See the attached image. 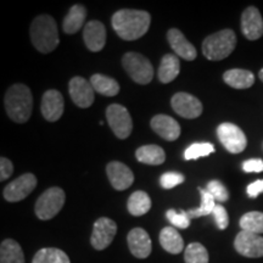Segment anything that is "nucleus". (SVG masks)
Instances as JSON below:
<instances>
[{"mask_svg":"<svg viewBox=\"0 0 263 263\" xmlns=\"http://www.w3.org/2000/svg\"><path fill=\"white\" fill-rule=\"evenodd\" d=\"M151 16L143 10L123 9L115 12L111 25L120 38L124 41H136L143 37L150 27Z\"/></svg>","mask_w":263,"mask_h":263,"instance_id":"1","label":"nucleus"},{"mask_svg":"<svg viewBox=\"0 0 263 263\" xmlns=\"http://www.w3.org/2000/svg\"><path fill=\"white\" fill-rule=\"evenodd\" d=\"M31 41L38 51L49 54L58 48L59 38L58 26L55 20L49 15H39L31 25Z\"/></svg>","mask_w":263,"mask_h":263,"instance_id":"2","label":"nucleus"},{"mask_svg":"<svg viewBox=\"0 0 263 263\" xmlns=\"http://www.w3.org/2000/svg\"><path fill=\"white\" fill-rule=\"evenodd\" d=\"M5 108L9 117L17 123L27 122L32 115L33 98L25 84H14L5 95Z\"/></svg>","mask_w":263,"mask_h":263,"instance_id":"3","label":"nucleus"},{"mask_svg":"<svg viewBox=\"0 0 263 263\" xmlns=\"http://www.w3.org/2000/svg\"><path fill=\"white\" fill-rule=\"evenodd\" d=\"M236 47V35L232 29L222 31L209 35L202 43V54L209 60L219 61L228 58Z\"/></svg>","mask_w":263,"mask_h":263,"instance_id":"4","label":"nucleus"},{"mask_svg":"<svg viewBox=\"0 0 263 263\" xmlns=\"http://www.w3.org/2000/svg\"><path fill=\"white\" fill-rule=\"evenodd\" d=\"M122 65L129 77L138 84H149L154 78V67L145 57L138 52H127Z\"/></svg>","mask_w":263,"mask_h":263,"instance_id":"5","label":"nucleus"},{"mask_svg":"<svg viewBox=\"0 0 263 263\" xmlns=\"http://www.w3.org/2000/svg\"><path fill=\"white\" fill-rule=\"evenodd\" d=\"M65 199V192L61 188L54 186V188L45 190L38 197L37 203H35V215L42 221H49L54 218L64 207Z\"/></svg>","mask_w":263,"mask_h":263,"instance_id":"6","label":"nucleus"},{"mask_svg":"<svg viewBox=\"0 0 263 263\" xmlns=\"http://www.w3.org/2000/svg\"><path fill=\"white\" fill-rule=\"evenodd\" d=\"M106 118L108 126L120 139H126L130 136L133 122L128 110L120 104H112L106 108Z\"/></svg>","mask_w":263,"mask_h":263,"instance_id":"7","label":"nucleus"},{"mask_svg":"<svg viewBox=\"0 0 263 263\" xmlns=\"http://www.w3.org/2000/svg\"><path fill=\"white\" fill-rule=\"evenodd\" d=\"M217 136H218L222 145L232 154L242 153L248 145V139H246L244 132L236 124L230 122L219 124L217 128Z\"/></svg>","mask_w":263,"mask_h":263,"instance_id":"8","label":"nucleus"},{"mask_svg":"<svg viewBox=\"0 0 263 263\" xmlns=\"http://www.w3.org/2000/svg\"><path fill=\"white\" fill-rule=\"evenodd\" d=\"M37 186V178L34 174L26 173L12 180L5 186L3 195L9 202H18L27 197Z\"/></svg>","mask_w":263,"mask_h":263,"instance_id":"9","label":"nucleus"},{"mask_svg":"<svg viewBox=\"0 0 263 263\" xmlns=\"http://www.w3.org/2000/svg\"><path fill=\"white\" fill-rule=\"evenodd\" d=\"M234 248L238 254L245 256V257H263V238L258 234L241 230L235 236Z\"/></svg>","mask_w":263,"mask_h":263,"instance_id":"10","label":"nucleus"},{"mask_svg":"<svg viewBox=\"0 0 263 263\" xmlns=\"http://www.w3.org/2000/svg\"><path fill=\"white\" fill-rule=\"evenodd\" d=\"M117 233V224L107 217H101L95 222L93 234L90 238V244L95 250H105L112 242Z\"/></svg>","mask_w":263,"mask_h":263,"instance_id":"11","label":"nucleus"},{"mask_svg":"<svg viewBox=\"0 0 263 263\" xmlns=\"http://www.w3.org/2000/svg\"><path fill=\"white\" fill-rule=\"evenodd\" d=\"M174 112L184 118H197L202 114V104L199 99L189 93H177L171 100Z\"/></svg>","mask_w":263,"mask_h":263,"instance_id":"12","label":"nucleus"},{"mask_svg":"<svg viewBox=\"0 0 263 263\" xmlns=\"http://www.w3.org/2000/svg\"><path fill=\"white\" fill-rule=\"evenodd\" d=\"M71 99L78 107L87 108L94 101V88L90 82L83 77H73L68 84Z\"/></svg>","mask_w":263,"mask_h":263,"instance_id":"13","label":"nucleus"},{"mask_svg":"<svg viewBox=\"0 0 263 263\" xmlns=\"http://www.w3.org/2000/svg\"><path fill=\"white\" fill-rule=\"evenodd\" d=\"M241 32L249 41H257L263 35V18L255 6H249L242 12Z\"/></svg>","mask_w":263,"mask_h":263,"instance_id":"14","label":"nucleus"},{"mask_svg":"<svg viewBox=\"0 0 263 263\" xmlns=\"http://www.w3.org/2000/svg\"><path fill=\"white\" fill-rule=\"evenodd\" d=\"M64 98L59 90H47L43 95L41 110L42 115L49 122H55L64 114Z\"/></svg>","mask_w":263,"mask_h":263,"instance_id":"15","label":"nucleus"},{"mask_svg":"<svg viewBox=\"0 0 263 263\" xmlns=\"http://www.w3.org/2000/svg\"><path fill=\"white\" fill-rule=\"evenodd\" d=\"M128 248H129L130 254L136 256L137 258H146L149 257L153 250V242L146 230L143 228H134L128 233L127 236Z\"/></svg>","mask_w":263,"mask_h":263,"instance_id":"16","label":"nucleus"},{"mask_svg":"<svg viewBox=\"0 0 263 263\" xmlns=\"http://www.w3.org/2000/svg\"><path fill=\"white\" fill-rule=\"evenodd\" d=\"M106 173L111 185L116 190H126L134 182V174L129 167L118 161H112L107 164Z\"/></svg>","mask_w":263,"mask_h":263,"instance_id":"17","label":"nucleus"},{"mask_svg":"<svg viewBox=\"0 0 263 263\" xmlns=\"http://www.w3.org/2000/svg\"><path fill=\"white\" fill-rule=\"evenodd\" d=\"M167 39L171 48L176 52L177 57H180L184 60L193 61L197 57V51L192 43L188 42V39L184 37V34L179 29L172 28L167 32Z\"/></svg>","mask_w":263,"mask_h":263,"instance_id":"18","label":"nucleus"},{"mask_svg":"<svg viewBox=\"0 0 263 263\" xmlns=\"http://www.w3.org/2000/svg\"><path fill=\"white\" fill-rule=\"evenodd\" d=\"M83 39L90 51L103 50L106 43V29L100 21H90L83 29Z\"/></svg>","mask_w":263,"mask_h":263,"instance_id":"19","label":"nucleus"},{"mask_svg":"<svg viewBox=\"0 0 263 263\" xmlns=\"http://www.w3.org/2000/svg\"><path fill=\"white\" fill-rule=\"evenodd\" d=\"M151 128L164 140H177L180 136V126L174 118L167 115H156L151 120Z\"/></svg>","mask_w":263,"mask_h":263,"instance_id":"20","label":"nucleus"},{"mask_svg":"<svg viewBox=\"0 0 263 263\" xmlns=\"http://www.w3.org/2000/svg\"><path fill=\"white\" fill-rule=\"evenodd\" d=\"M223 81L229 87L235 89H248L255 83V74L251 71L241 70V68H233L228 70L223 74Z\"/></svg>","mask_w":263,"mask_h":263,"instance_id":"21","label":"nucleus"},{"mask_svg":"<svg viewBox=\"0 0 263 263\" xmlns=\"http://www.w3.org/2000/svg\"><path fill=\"white\" fill-rule=\"evenodd\" d=\"M180 72V62L177 55L166 54L161 60L157 77L161 83H171L178 77Z\"/></svg>","mask_w":263,"mask_h":263,"instance_id":"22","label":"nucleus"},{"mask_svg":"<svg viewBox=\"0 0 263 263\" xmlns=\"http://www.w3.org/2000/svg\"><path fill=\"white\" fill-rule=\"evenodd\" d=\"M160 244L163 250L172 255L180 254L184 249V240L178 230L172 227H164L160 233Z\"/></svg>","mask_w":263,"mask_h":263,"instance_id":"23","label":"nucleus"},{"mask_svg":"<svg viewBox=\"0 0 263 263\" xmlns=\"http://www.w3.org/2000/svg\"><path fill=\"white\" fill-rule=\"evenodd\" d=\"M85 17H87V10L82 5H73L65 16L62 21V28L67 34H74L83 26Z\"/></svg>","mask_w":263,"mask_h":263,"instance_id":"24","label":"nucleus"},{"mask_svg":"<svg viewBox=\"0 0 263 263\" xmlns=\"http://www.w3.org/2000/svg\"><path fill=\"white\" fill-rule=\"evenodd\" d=\"M0 263H25L21 246L12 239H5L0 246Z\"/></svg>","mask_w":263,"mask_h":263,"instance_id":"25","label":"nucleus"},{"mask_svg":"<svg viewBox=\"0 0 263 263\" xmlns=\"http://www.w3.org/2000/svg\"><path fill=\"white\" fill-rule=\"evenodd\" d=\"M90 83L97 93L105 95V97H116L120 93L118 82L114 78L107 77V76L100 73L93 74L90 78Z\"/></svg>","mask_w":263,"mask_h":263,"instance_id":"26","label":"nucleus"},{"mask_svg":"<svg viewBox=\"0 0 263 263\" xmlns=\"http://www.w3.org/2000/svg\"><path fill=\"white\" fill-rule=\"evenodd\" d=\"M136 157L141 163L157 166V164L164 162L166 154H164L162 147L157 145H144L138 147L136 151Z\"/></svg>","mask_w":263,"mask_h":263,"instance_id":"27","label":"nucleus"},{"mask_svg":"<svg viewBox=\"0 0 263 263\" xmlns=\"http://www.w3.org/2000/svg\"><path fill=\"white\" fill-rule=\"evenodd\" d=\"M127 207H128V211H129L132 216L140 217L145 215V213L149 212L151 209L150 196L147 195L145 192L138 190V192L133 193L129 196Z\"/></svg>","mask_w":263,"mask_h":263,"instance_id":"28","label":"nucleus"},{"mask_svg":"<svg viewBox=\"0 0 263 263\" xmlns=\"http://www.w3.org/2000/svg\"><path fill=\"white\" fill-rule=\"evenodd\" d=\"M32 263H71L66 252L60 249H41L33 257Z\"/></svg>","mask_w":263,"mask_h":263,"instance_id":"29","label":"nucleus"},{"mask_svg":"<svg viewBox=\"0 0 263 263\" xmlns=\"http://www.w3.org/2000/svg\"><path fill=\"white\" fill-rule=\"evenodd\" d=\"M240 228L245 232L254 233V234L261 235L263 233V212L252 211L245 213L240 218Z\"/></svg>","mask_w":263,"mask_h":263,"instance_id":"30","label":"nucleus"},{"mask_svg":"<svg viewBox=\"0 0 263 263\" xmlns=\"http://www.w3.org/2000/svg\"><path fill=\"white\" fill-rule=\"evenodd\" d=\"M200 195H201V205L197 209L189 210L188 215L190 218H197V217H203L211 215L215 210V206L217 205L215 199H213L211 194L207 192V189H201L200 188Z\"/></svg>","mask_w":263,"mask_h":263,"instance_id":"31","label":"nucleus"},{"mask_svg":"<svg viewBox=\"0 0 263 263\" xmlns=\"http://www.w3.org/2000/svg\"><path fill=\"white\" fill-rule=\"evenodd\" d=\"M185 263H209V252L200 242H192L184 252Z\"/></svg>","mask_w":263,"mask_h":263,"instance_id":"32","label":"nucleus"},{"mask_svg":"<svg viewBox=\"0 0 263 263\" xmlns=\"http://www.w3.org/2000/svg\"><path fill=\"white\" fill-rule=\"evenodd\" d=\"M215 153V146L210 143H195L190 145L184 151V159L185 160H196L199 157L209 156L210 154Z\"/></svg>","mask_w":263,"mask_h":263,"instance_id":"33","label":"nucleus"},{"mask_svg":"<svg viewBox=\"0 0 263 263\" xmlns=\"http://www.w3.org/2000/svg\"><path fill=\"white\" fill-rule=\"evenodd\" d=\"M166 218L171 222V224L176 227V228L186 229L190 226V217L186 211L177 212L176 210H168L166 212Z\"/></svg>","mask_w":263,"mask_h":263,"instance_id":"34","label":"nucleus"},{"mask_svg":"<svg viewBox=\"0 0 263 263\" xmlns=\"http://www.w3.org/2000/svg\"><path fill=\"white\" fill-rule=\"evenodd\" d=\"M207 192L211 194L215 201L224 202L229 199L228 190L219 180H211L207 184Z\"/></svg>","mask_w":263,"mask_h":263,"instance_id":"35","label":"nucleus"},{"mask_svg":"<svg viewBox=\"0 0 263 263\" xmlns=\"http://www.w3.org/2000/svg\"><path fill=\"white\" fill-rule=\"evenodd\" d=\"M184 182V176L182 173L167 172L161 176L160 184L163 189H172Z\"/></svg>","mask_w":263,"mask_h":263,"instance_id":"36","label":"nucleus"},{"mask_svg":"<svg viewBox=\"0 0 263 263\" xmlns=\"http://www.w3.org/2000/svg\"><path fill=\"white\" fill-rule=\"evenodd\" d=\"M213 217H215L216 224L221 230L227 229V227L229 224V217L227 213V210L223 207L221 203H217L215 206V210L212 212Z\"/></svg>","mask_w":263,"mask_h":263,"instance_id":"37","label":"nucleus"},{"mask_svg":"<svg viewBox=\"0 0 263 263\" xmlns=\"http://www.w3.org/2000/svg\"><path fill=\"white\" fill-rule=\"evenodd\" d=\"M242 171L246 173H261L263 172V160L251 159L242 163Z\"/></svg>","mask_w":263,"mask_h":263,"instance_id":"38","label":"nucleus"},{"mask_svg":"<svg viewBox=\"0 0 263 263\" xmlns=\"http://www.w3.org/2000/svg\"><path fill=\"white\" fill-rule=\"evenodd\" d=\"M14 172V164L9 159L2 157L0 159V180H5L11 177Z\"/></svg>","mask_w":263,"mask_h":263,"instance_id":"39","label":"nucleus"},{"mask_svg":"<svg viewBox=\"0 0 263 263\" xmlns=\"http://www.w3.org/2000/svg\"><path fill=\"white\" fill-rule=\"evenodd\" d=\"M248 195L251 197V199H256L258 195L263 194V179L255 180L254 183H251L248 186Z\"/></svg>","mask_w":263,"mask_h":263,"instance_id":"40","label":"nucleus"},{"mask_svg":"<svg viewBox=\"0 0 263 263\" xmlns=\"http://www.w3.org/2000/svg\"><path fill=\"white\" fill-rule=\"evenodd\" d=\"M258 77H259V80H261L262 82H263V68L261 71H259V73H258Z\"/></svg>","mask_w":263,"mask_h":263,"instance_id":"41","label":"nucleus"}]
</instances>
